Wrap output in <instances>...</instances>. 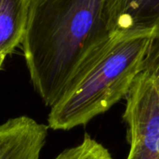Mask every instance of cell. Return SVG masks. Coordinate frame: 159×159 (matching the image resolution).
Wrapping results in <instances>:
<instances>
[{
    "label": "cell",
    "instance_id": "obj_1",
    "mask_svg": "<svg viewBox=\"0 0 159 159\" xmlns=\"http://www.w3.org/2000/svg\"><path fill=\"white\" fill-rule=\"evenodd\" d=\"M104 7L105 0H30L21 46L32 85L47 106L110 36Z\"/></svg>",
    "mask_w": 159,
    "mask_h": 159
},
{
    "label": "cell",
    "instance_id": "obj_2",
    "mask_svg": "<svg viewBox=\"0 0 159 159\" xmlns=\"http://www.w3.org/2000/svg\"><path fill=\"white\" fill-rule=\"evenodd\" d=\"M150 35H111L82 63L68 88L50 107L48 127L69 130L88 124L126 98L144 70Z\"/></svg>",
    "mask_w": 159,
    "mask_h": 159
},
{
    "label": "cell",
    "instance_id": "obj_3",
    "mask_svg": "<svg viewBox=\"0 0 159 159\" xmlns=\"http://www.w3.org/2000/svg\"><path fill=\"white\" fill-rule=\"evenodd\" d=\"M127 159H159V77L143 70L126 96Z\"/></svg>",
    "mask_w": 159,
    "mask_h": 159
},
{
    "label": "cell",
    "instance_id": "obj_4",
    "mask_svg": "<svg viewBox=\"0 0 159 159\" xmlns=\"http://www.w3.org/2000/svg\"><path fill=\"white\" fill-rule=\"evenodd\" d=\"M104 18L111 35H150L159 42V0H105Z\"/></svg>",
    "mask_w": 159,
    "mask_h": 159
},
{
    "label": "cell",
    "instance_id": "obj_5",
    "mask_svg": "<svg viewBox=\"0 0 159 159\" xmlns=\"http://www.w3.org/2000/svg\"><path fill=\"white\" fill-rule=\"evenodd\" d=\"M48 125L20 116L0 124V159H39Z\"/></svg>",
    "mask_w": 159,
    "mask_h": 159
},
{
    "label": "cell",
    "instance_id": "obj_6",
    "mask_svg": "<svg viewBox=\"0 0 159 159\" xmlns=\"http://www.w3.org/2000/svg\"><path fill=\"white\" fill-rule=\"evenodd\" d=\"M30 0H0V70L22 43L28 21Z\"/></svg>",
    "mask_w": 159,
    "mask_h": 159
},
{
    "label": "cell",
    "instance_id": "obj_7",
    "mask_svg": "<svg viewBox=\"0 0 159 159\" xmlns=\"http://www.w3.org/2000/svg\"><path fill=\"white\" fill-rule=\"evenodd\" d=\"M54 159H113L102 144L86 134L80 143L67 148Z\"/></svg>",
    "mask_w": 159,
    "mask_h": 159
},
{
    "label": "cell",
    "instance_id": "obj_8",
    "mask_svg": "<svg viewBox=\"0 0 159 159\" xmlns=\"http://www.w3.org/2000/svg\"><path fill=\"white\" fill-rule=\"evenodd\" d=\"M144 70H148L151 73L155 74L159 77V42L152 41L146 61Z\"/></svg>",
    "mask_w": 159,
    "mask_h": 159
}]
</instances>
